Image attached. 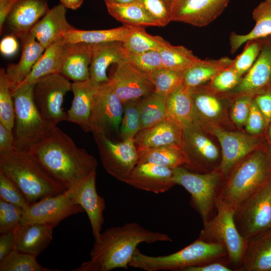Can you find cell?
Masks as SVG:
<instances>
[{"label": "cell", "mask_w": 271, "mask_h": 271, "mask_svg": "<svg viewBox=\"0 0 271 271\" xmlns=\"http://www.w3.org/2000/svg\"><path fill=\"white\" fill-rule=\"evenodd\" d=\"M66 190L96 172V159L57 126L27 152Z\"/></svg>", "instance_id": "6da1fadb"}, {"label": "cell", "mask_w": 271, "mask_h": 271, "mask_svg": "<svg viewBox=\"0 0 271 271\" xmlns=\"http://www.w3.org/2000/svg\"><path fill=\"white\" fill-rule=\"evenodd\" d=\"M172 241L167 234L145 228L136 222L111 227L101 233L90 251V259L73 271H110L127 269L137 249L142 243Z\"/></svg>", "instance_id": "7a4b0ae2"}, {"label": "cell", "mask_w": 271, "mask_h": 271, "mask_svg": "<svg viewBox=\"0 0 271 271\" xmlns=\"http://www.w3.org/2000/svg\"><path fill=\"white\" fill-rule=\"evenodd\" d=\"M0 171L14 182L31 204L66 191L27 152L0 153Z\"/></svg>", "instance_id": "3957f363"}, {"label": "cell", "mask_w": 271, "mask_h": 271, "mask_svg": "<svg viewBox=\"0 0 271 271\" xmlns=\"http://www.w3.org/2000/svg\"><path fill=\"white\" fill-rule=\"evenodd\" d=\"M265 147L253 152L231 170L218 196L235 211L271 176Z\"/></svg>", "instance_id": "277c9868"}, {"label": "cell", "mask_w": 271, "mask_h": 271, "mask_svg": "<svg viewBox=\"0 0 271 271\" xmlns=\"http://www.w3.org/2000/svg\"><path fill=\"white\" fill-rule=\"evenodd\" d=\"M226 256L228 257V253L223 245L198 238L180 250L167 255H148L137 248L129 266L146 271H183L188 267L200 265Z\"/></svg>", "instance_id": "5b68a950"}, {"label": "cell", "mask_w": 271, "mask_h": 271, "mask_svg": "<svg viewBox=\"0 0 271 271\" xmlns=\"http://www.w3.org/2000/svg\"><path fill=\"white\" fill-rule=\"evenodd\" d=\"M34 84L18 86L12 90L15 104L16 148L27 152L53 128L45 122L35 105Z\"/></svg>", "instance_id": "8992f818"}, {"label": "cell", "mask_w": 271, "mask_h": 271, "mask_svg": "<svg viewBox=\"0 0 271 271\" xmlns=\"http://www.w3.org/2000/svg\"><path fill=\"white\" fill-rule=\"evenodd\" d=\"M217 213L204 223L199 238L223 245L228 258L234 265H240L248 241L239 233L234 220V210L218 196L215 199Z\"/></svg>", "instance_id": "52a82bcc"}, {"label": "cell", "mask_w": 271, "mask_h": 271, "mask_svg": "<svg viewBox=\"0 0 271 271\" xmlns=\"http://www.w3.org/2000/svg\"><path fill=\"white\" fill-rule=\"evenodd\" d=\"M173 180L191 195V202L199 213L203 223L209 219L218 195L221 180L224 179L218 169L206 173L191 171L184 167L173 169Z\"/></svg>", "instance_id": "ba28073f"}, {"label": "cell", "mask_w": 271, "mask_h": 271, "mask_svg": "<svg viewBox=\"0 0 271 271\" xmlns=\"http://www.w3.org/2000/svg\"><path fill=\"white\" fill-rule=\"evenodd\" d=\"M234 217L247 240L271 228V176L238 207Z\"/></svg>", "instance_id": "9c48e42d"}, {"label": "cell", "mask_w": 271, "mask_h": 271, "mask_svg": "<svg viewBox=\"0 0 271 271\" xmlns=\"http://www.w3.org/2000/svg\"><path fill=\"white\" fill-rule=\"evenodd\" d=\"M72 90V83L60 73L52 74L38 80L33 88V98L41 116L51 127L66 120L63 108L65 94Z\"/></svg>", "instance_id": "30bf717a"}, {"label": "cell", "mask_w": 271, "mask_h": 271, "mask_svg": "<svg viewBox=\"0 0 271 271\" xmlns=\"http://www.w3.org/2000/svg\"><path fill=\"white\" fill-rule=\"evenodd\" d=\"M217 138L221 148V157L218 170L224 179L232 168L253 152L265 147L267 140L262 136L241 132L228 131L217 125L206 126Z\"/></svg>", "instance_id": "8fae6325"}, {"label": "cell", "mask_w": 271, "mask_h": 271, "mask_svg": "<svg viewBox=\"0 0 271 271\" xmlns=\"http://www.w3.org/2000/svg\"><path fill=\"white\" fill-rule=\"evenodd\" d=\"M93 136L105 170L125 183L138 163V149L134 139L114 143L104 134L93 133Z\"/></svg>", "instance_id": "7c38bea8"}, {"label": "cell", "mask_w": 271, "mask_h": 271, "mask_svg": "<svg viewBox=\"0 0 271 271\" xmlns=\"http://www.w3.org/2000/svg\"><path fill=\"white\" fill-rule=\"evenodd\" d=\"M123 104L109 82L100 84L94 95L89 118L90 132L104 134L111 131L119 133Z\"/></svg>", "instance_id": "4fadbf2b"}, {"label": "cell", "mask_w": 271, "mask_h": 271, "mask_svg": "<svg viewBox=\"0 0 271 271\" xmlns=\"http://www.w3.org/2000/svg\"><path fill=\"white\" fill-rule=\"evenodd\" d=\"M84 212L66 190L30 204L23 209L21 224L40 223L54 228L65 218Z\"/></svg>", "instance_id": "5bb4252c"}, {"label": "cell", "mask_w": 271, "mask_h": 271, "mask_svg": "<svg viewBox=\"0 0 271 271\" xmlns=\"http://www.w3.org/2000/svg\"><path fill=\"white\" fill-rule=\"evenodd\" d=\"M108 77L114 92L123 104L140 100L155 91L149 74L126 61L116 64Z\"/></svg>", "instance_id": "9a60e30c"}, {"label": "cell", "mask_w": 271, "mask_h": 271, "mask_svg": "<svg viewBox=\"0 0 271 271\" xmlns=\"http://www.w3.org/2000/svg\"><path fill=\"white\" fill-rule=\"evenodd\" d=\"M204 130L199 125L183 128V149L189 161L185 168L190 170L208 172L207 167H212L220 158L218 149Z\"/></svg>", "instance_id": "2e32d148"}, {"label": "cell", "mask_w": 271, "mask_h": 271, "mask_svg": "<svg viewBox=\"0 0 271 271\" xmlns=\"http://www.w3.org/2000/svg\"><path fill=\"white\" fill-rule=\"evenodd\" d=\"M96 175L95 172L66 190L69 196L87 214L94 240L98 239L101 234L104 222L103 211L105 208V200L96 190Z\"/></svg>", "instance_id": "e0dca14e"}, {"label": "cell", "mask_w": 271, "mask_h": 271, "mask_svg": "<svg viewBox=\"0 0 271 271\" xmlns=\"http://www.w3.org/2000/svg\"><path fill=\"white\" fill-rule=\"evenodd\" d=\"M230 0H175L172 21L201 27L217 18Z\"/></svg>", "instance_id": "ac0fdd59"}, {"label": "cell", "mask_w": 271, "mask_h": 271, "mask_svg": "<svg viewBox=\"0 0 271 271\" xmlns=\"http://www.w3.org/2000/svg\"><path fill=\"white\" fill-rule=\"evenodd\" d=\"M270 85L271 43L265 38L260 53L252 66L233 90L224 94L235 98L243 95H250L254 97Z\"/></svg>", "instance_id": "d6986e66"}, {"label": "cell", "mask_w": 271, "mask_h": 271, "mask_svg": "<svg viewBox=\"0 0 271 271\" xmlns=\"http://www.w3.org/2000/svg\"><path fill=\"white\" fill-rule=\"evenodd\" d=\"M173 170L151 163L137 164L125 183L136 189L160 194L174 185Z\"/></svg>", "instance_id": "ffe728a7"}, {"label": "cell", "mask_w": 271, "mask_h": 271, "mask_svg": "<svg viewBox=\"0 0 271 271\" xmlns=\"http://www.w3.org/2000/svg\"><path fill=\"white\" fill-rule=\"evenodd\" d=\"M138 149L172 146L183 148V128L170 117L140 131L134 138Z\"/></svg>", "instance_id": "44dd1931"}, {"label": "cell", "mask_w": 271, "mask_h": 271, "mask_svg": "<svg viewBox=\"0 0 271 271\" xmlns=\"http://www.w3.org/2000/svg\"><path fill=\"white\" fill-rule=\"evenodd\" d=\"M15 35L20 40L22 53L18 63L8 64L5 69L12 90L28 76L45 50L30 31Z\"/></svg>", "instance_id": "7402d4cb"}, {"label": "cell", "mask_w": 271, "mask_h": 271, "mask_svg": "<svg viewBox=\"0 0 271 271\" xmlns=\"http://www.w3.org/2000/svg\"><path fill=\"white\" fill-rule=\"evenodd\" d=\"M92 55V44L65 43L59 73L73 82L89 80Z\"/></svg>", "instance_id": "603a6c76"}, {"label": "cell", "mask_w": 271, "mask_h": 271, "mask_svg": "<svg viewBox=\"0 0 271 271\" xmlns=\"http://www.w3.org/2000/svg\"><path fill=\"white\" fill-rule=\"evenodd\" d=\"M126 50L122 42L114 41L92 44V55L89 66V79L96 84L109 81L108 67L125 60Z\"/></svg>", "instance_id": "cb8c5ba5"}, {"label": "cell", "mask_w": 271, "mask_h": 271, "mask_svg": "<svg viewBox=\"0 0 271 271\" xmlns=\"http://www.w3.org/2000/svg\"><path fill=\"white\" fill-rule=\"evenodd\" d=\"M75 29L67 20L66 8L59 4L50 9L30 32L46 49L62 38L64 32Z\"/></svg>", "instance_id": "d4e9b609"}, {"label": "cell", "mask_w": 271, "mask_h": 271, "mask_svg": "<svg viewBox=\"0 0 271 271\" xmlns=\"http://www.w3.org/2000/svg\"><path fill=\"white\" fill-rule=\"evenodd\" d=\"M99 85L90 79L72 83L73 98L71 106L67 112L66 121L78 125L85 132H90L89 118L92 103Z\"/></svg>", "instance_id": "484cf974"}, {"label": "cell", "mask_w": 271, "mask_h": 271, "mask_svg": "<svg viewBox=\"0 0 271 271\" xmlns=\"http://www.w3.org/2000/svg\"><path fill=\"white\" fill-rule=\"evenodd\" d=\"M191 95L197 122L204 129L216 122L224 113V106L220 95L205 85L189 89Z\"/></svg>", "instance_id": "4316f807"}, {"label": "cell", "mask_w": 271, "mask_h": 271, "mask_svg": "<svg viewBox=\"0 0 271 271\" xmlns=\"http://www.w3.org/2000/svg\"><path fill=\"white\" fill-rule=\"evenodd\" d=\"M49 10L47 0H18L5 23L14 35L28 32Z\"/></svg>", "instance_id": "83f0119b"}, {"label": "cell", "mask_w": 271, "mask_h": 271, "mask_svg": "<svg viewBox=\"0 0 271 271\" xmlns=\"http://www.w3.org/2000/svg\"><path fill=\"white\" fill-rule=\"evenodd\" d=\"M53 229L40 223L21 224L15 230V248L39 255L51 243Z\"/></svg>", "instance_id": "f1b7e54d"}, {"label": "cell", "mask_w": 271, "mask_h": 271, "mask_svg": "<svg viewBox=\"0 0 271 271\" xmlns=\"http://www.w3.org/2000/svg\"><path fill=\"white\" fill-rule=\"evenodd\" d=\"M247 241L239 270L271 271V228Z\"/></svg>", "instance_id": "f546056e"}, {"label": "cell", "mask_w": 271, "mask_h": 271, "mask_svg": "<svg viewBox=\"0 0 271 271\" xmlns=\"http://www.w3.org/2000/svg\"><path fill=\"white\" fill-rule=\"evenodd\" d=\"M255 21L253 29L248 33L239 35L232 32L229 37L230 50L235 53L246 42L265 39L271 36V0H263L252 11Z\"/></svg>", "instance_id": "4dcf8cb0"}, {"label": "cell", "mask_w": 271, "mask_h": 271, "mask_svg": "<svg viewBox=\"0 0 271 271\" xmlns=\"http://www.w3.org/2000/svg\"><path fill=\"white\" fill-rule=\"evenodd\" d=\"M234 62L227 57L202 60L183 72V85L193 89L208 84L216 75L230 67Z\"/></svg>", "instance_id": "1f68e13d"}, {"label": "cell", "mask_w": 271, "mask_h": 271, "mask_svg": "<svg viewBox=\"0 0 271 271\" xmlns=\"http://www.w3.org/2000/svg\"><path fill=\"white\" fill-rule=\"evenodd\" d=\"M65 45L62 38L47 47L29 74L18 86L35 84L44 77L59 73Z\"/></svg>", "instance_id": "d6a6232c"}, {"label": "cell", "mask_w": 271, "mask_h": 271, "mask_svg": "<svg viewBox=\"0 0 271 271\" xmlns=\"http://www.w3.org/2000/svg\"><path fill=\"white\" fill-rule=\"evenodd\" d=\"M167 109L168 116L183 128L192 125H200L196 121L190 90L184 85L167 97Z\"/></svg>", "instance_id": "836d02e7"}, {"label": "cell", "mask_w": 271, "mask_h": 271, "mask_svg": "<svg viewBox=\"0 0 271 271\" xmlns=\"http://www.w3.org/2000/svg\"><path fill=\"white\" fill-rule=\"evenodd\" d=\"M137 164H154L171 169L186 167L189 164L188 157L183 148L163 146L138 149Z\"/></svg>", "instance_id": "e575fe53"}, {"label": "cell", "mask_w": 271, "mask_h": 271, "mask_svg": "<svg viewBox=\"0 0 271 271\" xmlns=\"http://www.w3.org/2000/svg\"><path fill=\"white\" fill-rule=\"evenodd\" d=\"M132 26H122L106 30H71L62 34L65 43L83 42L91 44L119 41L123 42L129 34Z\"/></svg>", "instance_id": "d590c367"}, {"label": "cell", "mask_w": 271, "mask_h": 271, "mask_svg": "<svg viewBox=\"0 0 271 271\" xmlns=\"http://www.w3.org/2000/svg\"><path fill=\"white\" fill-rule=\"evenodd\" d=\"M105 5L109 15L124 25L158 27L139 2L123 4L106 3Z\"/></svg>", "instance_id": "8d00e7d4"}, {"label": "cell", "mask_w": 271, "mask_h": 271, "mask_svg": "<svg viewBox=\"0 0 271 271\" xmlns=\"http://www.w3.org/2000/svg\"><path fill=\"white\" fill-rule=\"evenodd\" d=\"M122 44L128 52L141 53L150 51H159L170 43L159 36L149 34L144 27L132 26Z\"/></svg>", "instance_id": "74e56055"}, {"label": "cell", "mask_w": 271, "mask_h": 271, "mask_svg": "<svg viewBox=\"0 0 271 271\" xmlns=\"http://www.w3.org/2000/svg\"><path fill=\"white\" fill-rule=\"evenodd\" d=\"M140 109L141 130L152 126L168 117L167 97L155 92L140 100Z\"/></svg>", "instance_id": "f35d334b"}, {"label": "cell", "mask_w": 271, "mask_h": 271, "mask_svg": "<svg viewBox=\"0 0 271 271\" xmlns=\"http://www.w3.org/2000/svg\"><path fill=\"white\" fill-rule=\"evenodd\" d=\"M159 51L163 67L177 71L184 72L201 59L183 46L169 44Z\"/></svg>", "instance_id": "ab89813d"}, {"label": "cell", "mask_w": 271, "mask_h": 271, "mask_svg": "<svg viewBox=\"0 0 271 271\" xmlns=\"http://www.w3.org/2000/svg\"><path fill=\"white\" fill-rule=\"evenodd\" d=\"M148 74L154 86V92L166 97L183 85V72L162 67Z\"/></svg>", "instance_id": "60d3db41"}, {"label": "cell", "mask_w": 271, "mask_h": 271, "mask_svg": "<svg viewBox=\"0 0 271 271\" xmlns=\"http://www.w3.org/2000/svg\"><path fill=\"white\" fill-rule=\"evenodd\" d=\"M41 265L36 256L14 249L0 261V271H55Z\"/></svg>", "instance_id": "b9f144b4"}, {"label": "cell", "mask_w": 271, "mask_h": 271, "mask_svg": "<svg viewBox=\"0 0 271 271\" xmlns=\"http://www.w3.org/2000/svg\"><path fill=\"white\" fill-rule=\"evenodd\" d=\"M15 104L11 84L5 69H0V123L13 130L15 124Z\"/></svg>", "instance_id": "7bdbcfd3"}, {"label": "cell", "mask_w": 271, "mask_h": 271, "mask_svg": "<svg viewBox=\"0 0 271 271\" xmlns=\"http://www.w3.org/2000/svg\"><path fill=\"white\" fill-rule=\"evenodd\" d=\"M140 100L123 103V114L119 133L122 141L134 139L141 130Z\"/></svg>", "instance_id": "ee69618b"}, {"label": "cell", "mask_w": 271, "mask_h": 271, "mask_svg": "<svg viewBox=\"0 0 271 271\" xmlns=\"http://www.w3.org/2000/svg\"><path fill=\"white\" fill-rule=\"evenodd\" d=\"M264 42V39L246 42L242 52L238 55L232 67L242 76L251 68L257 58Z\"/></svg>", "instance_id": "f6af8a7d"}, {"label": "cell", "mask_w": 271, "mask_h": 271, "mask_svg": "<svg viewBox=\"0 0 271 271\" xmlns=\"http://www.w3.org/2000/svg\"><path fill=\"white\" fill-rule=\"evenodd\" d=\"M175 0H139L158 27H164L172 22Z\"/></svg>", "instance_id": "bcb514c9"}, {"label": "cell", "mask_w": 271, "mask_h": 271, "mask_svg": "<svg viewBox=\"0 0 271 271\" xmlns=\"http://www.w3.org/2000/svg\"><path fill=\"white\" fill-rule=\"evenodd\" d=\"M242 77L232 65L219 72L205 85L215 92L226 94L233 90L239 84Z\"/></svg>", "instance_id": "7dc6e473"}, {"label": "cell", "mask_w": 271, "mask_h": 271, "mask_svg": "<svg viewBox=\"0 0 271 271\" xmlns=\"http://www.w3.org/2000/svg\"><path fill=\"white\" fill-rule=\"evenodd\" d=\"M23 209L0 199V233L17 229L22 223Z\"/></svg>", "instance_id": "c3c4849f"}, {"label": "cell", "mask_w": 271, "mask_h": 271, "mask_svg": "<svg viewBox=\"0 0 271 271\" xmlns=\"http://www.w3.org/2000/svg\"><path fill=\"white\" fill-rule=\"evenodd\" d=\"M125 60L136 68L147 73L163 67L159 51L133 53L126 50Z\"/></svg>", "instance_id": "681fc988"}, {"label": "cell", "mask_w": 271, "mask_h": 271, "mask_svg": "<svg viewBox=\"0 0 271 271\" xmlns=\"http://www.w3.org/2000/svg\"><path fill=\"white\" fill-rule=\"evenodd\" d=\"M0 199L23 209H27L30 204L17 185L1 171Z\"/></svg>", "instance_id": "f907efd6"}, {"label": "cell", "mask_w": 271, "mask_h": 271, "mask_svg": "<svg viewBox=\"0 0 271 271\" xmlns=\"http://www.w3.org/2000/svg\"><path fill=\"white\" fill-rule=\"evenodd\" d=\"M253 96L243 95L235 98L232 105L230 116L234 124L238 128L245 126L248 116Z\"/></svg>", "instance_id": "816d5d0a"}, {"label": "cell", "mask_w": 271, "mask_h": 271, "mask_svg": "<svg viewBox=\"0 0 271 271\" xmlns=\"http://www.w3.org/2000/svg\"><path fill=\"white\" fill-rule=\"evenodd\" d=\"M244 127L246 132L252 135H259L267 129L265 118L253 98Z\"/></svg>", "instance_id": "f5cc1de1"}, {"label": "cell", "mask_w": 271, "mask_h": 271, "mask_svg": "<svg viewBox=\"0 0 271 271\" xmlns=\"http://www.w3.org/2000/svg\"><path fill=\"white\" fill-rule=\"evenodd\" d=\"M253 100L265 118L267 128L271 122V85L254 95Z\"/></svg>", "instance_id": "db71d44e"}, {"label": "cell", "mask_w": 271, "mask_h": 271, "mask_svg": "<svg viewBox=\"0 0 271 271\" xmlns=\"http://www.w3.org/2000/svg\"><path fill=\"white\" fill-rule=\"evenodd\" d=\"M16 148L13 130L0 123V153L12 151Z\"/></svg>", "instance_id": "11a10c76"}, {"label": "cell", "mask_w": 271, "mask_h": 271, "mask_svg": "<svg viewBox=\"0 0 271 271\" xmlns=\"http://www.w3.org/2000/svg\"><path fill=\"white\" fill-rule=\"evenodd\" d=\"M15 230L1 234L0 261L15 249Z\"/></svg>", "instance_id": "9f6ffc18"}, {"label": "cell", "mask_w": 271, "mask_h": 271, "mask_svg": "<svg viewBox=\"0 0 271 271\" xmlns=\"http://www.w3.org/2000/svg\"><path fill=\"white\" fill-rule=\"evenodd\" d=\"M17 37L14 35L4 37L0 43V51L6 57H11L15 55L19 49V43Z\"/></svg>", "instance_id": "6f0895ef"}, {"label": "cell", "mask_w": 271, "mask_h": 271, "mask_svg": "<svg viewBox=\"0 0 271 271\" xmlns=\"http://www.w3.org/2000/svg\"><path fill=\"white\" fill-rule=\"evenodd\" d=\"M232 270L224 263L213 261L200 265L188 267L183 271H231Z\"/></svg>", "instance_id": "680465c9"}, {"label": "cell", "mask_w": 271, "mask_h": 271, "mask_svg": "<svg viewBox=\"0 0 271 271\" xmlns=\"http://www.w3.org/2000/svg\"><path fill=\"white\" fill-rule=\"evenodd\" d=\"M18 0H0V31L2 34L6 19Z\"/></svg>", "instance_id": "91938a15"}, {"label": "cell", "mask_w": 271, "mask_h": 271, "mask_svg": "<svg viewBox=\"0 0 271 271\" xmlns=\"http://www.w3.org/2000/svg\"><path fill=\"white\" fill-rule=\"evenodd\" d=\"M60 2L66 9L76 10L81 6L83 0H60Z\"/></svg>", "instance_id": "94428289"}, {"label": "cell", "mask_w": 271, "mask_h": 271, "mask_svg": "<svg viewBox=\"0 0 271 271\" xmlns=\"http://www.w3.org/2000/svg\"><path fill=\"white\" fill-rule=\"evenodd\" d=\"M105 3H112L117 4H127L139 2V0H104Z\"/></svg>", "instance_id": "6125c7cd"}, {"label": "cell", "mask_w": 271, "mask_h": 271, "mask_svg": "<svg viewBox=\"0 0 271 271\" xmlns=\"http://www.w3.org/2000/svg\"><path fill=\"white\" fill-rule=\"evenodd\" d=\"M266 139L268 144L271 143V122L266 130Z\"/></svg>", "instance_id": "be15d7a7"}, {"label": "cell", "mask_w": 271, "mask_h": 271, "mask_svg": "<svg viewBox=\"0 0 271 271\" xmlns=\"http://www.w3.org/2000/svg\"><path fill=\"white\" fill-rule=\"evenodd\" d=\"M265 152L267 154L270 166H271V143L270 144H267V146L265 148Z\"/></svg>", "instance_id": "e7e4bbea"}, {"label": "cell", "mask_w": 271, "mask_h": 271, "mask_svg": "<svg viewBox=\"0 0 271 271\" xmlns=\"http://www.w3.org/2000/svg\"><path fill=\"white\" fill-rule=\"evenodd\" d=\"M267 38L268 39V40H269V41L270 42V43H271V36H270V37H268V38Z\"/></svg>", "instance_id": "03108f58"}]
</instances>
